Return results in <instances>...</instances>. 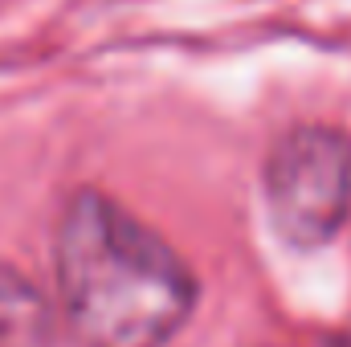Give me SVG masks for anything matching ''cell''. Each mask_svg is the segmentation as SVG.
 I'll return each instance as SVG.
<instances>
[{
	"mask_svg": "<svg viewBox=\"0 0 351 347\" xmlns=\"http://www.w3.org/2000/svg\"><path fill=\"white\" fill-rule=\"evenodd\" d=\"M58 294L82 347H164L196 282L172 246L106 192H78L58 221Z\"/></svg>",
	"mask_w": 351,
	"mask_h": 347,
	"instance_id": "cell-1",
	"label": "cell"
},
{
	"mask_svg": "<svg viewBox=\"0 0 351 347\" xmlns=\"http://www.w3.org/2000/svg\"><path fill=\"white\" fill-rule=\"evenodd\" d=\"M265 200L274 229L315 250L351 217V139L327 123L294 127L265 160Z\"/></svg>",
	"mask_w": 351,
	"mask_h": 347,
	"instance_id": "cell-2",
	"label": "cell"
},
{
	"mask_svg": "<svg viewBox=\"0 0 351 347\" xmlns=\"http://www.w3.org/2000/svg\"><path fill=\"white\" fill-rule=\"evenodd\" d=\"M45 331V298L16 270L0 261V347H33Z\"/></svg>",
	"mask_w": 351,
	"mask_h": 347,
	"instance_id": "cell-3",
	"label": "cell"
}]
</instances>
